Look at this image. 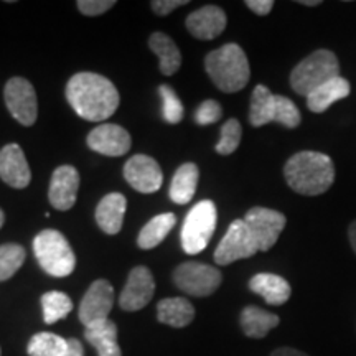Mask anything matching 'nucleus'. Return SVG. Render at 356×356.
<instances>
[{
    "instance_id": "obj_1",
    "label": "nucleus",
    "mask_w": 356,
    "mask_h": 356,
    "mask_svg": "<svg viewBox=\"0 0 356 356\" xmlns=\"http://www.w3.org/2000/svg\"><path fill=\"white\" fill-rule=\"evenodd\" d=\"M66 99L79 118L102 122L119 108V92L108 78L96 73H78L66 84Z\"/></svg>"
},
{
    "instance_id": "obj_2",
    "label": "nucleus",
    "mask_w": 356,
    "mask_h": 356,
    "mask_svg": "<svg viewBox=\"0 0 356 356\" xmlns=\"http://www.w3.org/2000/svg\"><path fill=\"white\" fill-rule=\"evenodd\" d=\"M287 185L305 197H317L333 185L335 167L328 155L304 150L292 155L284 167Z\"/></svg>"
},
{
    "instance_id": "obj_3",
    "label": "nucleus",
    "mask_w": 356,
    "mask_h": 356,
    "mask_svg": "<svg viewBox=\"0 0 356 356\" xmlns=\"http://www.w3.org/2000/svg\"><path fill=\"white\" fill-rule=\"evenodd\" d=\"M204 68L215 86L222 92H238L251 78V68L246 53L239 44L226 43L208 53Z\"/></svg>"
},
{
    "instance_id": "obj_4",
    "label": "nucleus",
    "mask_w": 356,
    "mask_h": 356,
    "mask_svg": "<svg viewBox=\"0 0 356 356\" xmlns=\"http://www.w3.org/2000/svg\"><path fill=\"white\" fill-rule=\"evenodd\" d=\"M33 252L38 264L48 275L66 277L76 267V256L60 231L43 229L33 239Z\"/></svg>"
},
{
    "instance_id": "obj_5",
    "label": "nucleus",
    "mask_w": 356,
    "mask_h": 356,
    "mask_svg": "<svg viewBox=\"0 0 356 356\" xmlns=\"http://www.w3.org/2000/svg\"><path fill=\"white\" fill-rule=\"evenodd\" d=\"M340 76V65L335 53L317 50L302 60L291 73V86L297 95L309 96L315 89Z\"/></svg>"
},
{
    "instance_id": "obj_6",
    "label": "nucleus",
    "mask_w": 356,
    "mask_h": 356,
    "mask_svg": "<svg viewBox=\"0 0 356 356\" xmlns=\"http://www.w3.org/2000/svg\"><path fill=\"white\" fill-rule=\"evenodd\" d=\"M218 211L211 200L195 204L181 226V248L186 254H198L210 243L216 229Z\"/></svg>"
},
{
    "instance_id": "obj_7",
    "label": "nucleus",
    "mask_w": 356,
    "mask_h": 356,
    "mask_svg": "<svg viewBox=\"0 0 356 356\" xmlns=\"http://www.w3.org/2000/svg\"><path fill=\"white\" fill-rule=\"evenodd\" d=\"M175 286L193 297H208L220 287L222 275L216 267L203 262H184L173 273Z\"/></svg>"
},
{
    "instance_id": "obj_8",
    "label": "nucleus",
    "mask_w": 356,
    "mask_h": 356,
    "mask_svg": "<svg viewBox=\"0 0 356 356\" xmlns=\"http://www.w3.org/2000/svg\"><path fill=\"white\" fill-rule=\"evenodd\" d=\"M259 252L254 236L251 234L244 220H234L226 231L215 251V262L218 266H228L239 259H248Z\"/></svg>"
},
{
    "instance_id": "obj_9",
    "label": "nucleus",
    "mask_w": 356,
    "mask_h": 356,
    "mask_svg": "<svg viewBox=\"0 0 356 356\" xmlns=\"http://www.w3.org/2000/svg\"><path fill=\"white\" fill-rule=\"evenodd\" d=\"M3 99L17 122L25 127L33 126L38 118V102L37 92L29 79L20 76L8 79L3 89Z\"/></svg>"
},
{
    "instance_id": "obj_10",
    "label": "nucleus",
    "mask_w": 356,
    "mask_h": 356,
    "mask_svg": "<svg viewBox=\"0 0 356 356\" xmlns=\"http://www.w3.org/2000/svg\"><path fill=\"white\" fill-rule=\"evenodd\" d=\"M248 225L251 234L254 236L259 251L266 252L277 243L280 233L286 228V216L280 211L269 210V208L256 207L251 208L243 218Z\"/></svg>"
},
{
    "instance_id": "obj_11",
    "label": "nucleus",
    "mask_w": 356,
    "mask_h": 356,
    "mask_svg": "<svg viewBox=\"0 0 356 356\" xmlns=\"http://www.w3.org/2000/svg\"><path fill=\"white\" fill-rule=\"evenodd\" d=\"M114 305V289L109 280L99 279L91 284L88 292L84 293L81 304H79L78 317L84 327L88 325L108 320Z\"/></svg>"
},
{
    "instance_id": "obj_12",
    "label": "nucleus",
    "mask_w": 356,
    "mask_h": 356,
    "mask_svg": "<svg viewBox=\"0 0 356 356\" xmlns=\"http://www.w3.org/2000/svg\"><path fill=\"white\" fill-rule=\"evenodd\" d=\"M124 178L139 193H154L163 184L162 168L149 155L137 154L127 160L124 165Z\"/></svg>"
},
{
    "instance_id": "obj_13",
    "label": "nucleus",
    "mask_w": 356,
    "mask_h": 356,
    "mask_svg": "<svg viewBox=\"0 0 356 356\" xmlns=\"http://www.w3.org/2000/svg\"><path fill=\"white\" fill-rule=\"evenodd\" d=\"M155 292L154 275L145 266L134 267L129 274L126 286H124L119 305L126 312H137L152 300Z\"/></svg>"
},
{
    "instance_id": "obj_14",
    "label": "nucleus",
    "mask_w": 356,
    "mask_h": 356,
    "mask_svg": "<svg viewBox=\"0 0 356 356\" xmlns=\"http://www.w3.org/2000/svg\"><path fill=\"white\" fill-rule=\"evenodd\" d=\"M88 147L108 157H121L131 149V136L118 124H101L88 136Z\"/></svg>"
},
{
    "instance_id": "obj_15",
    "label": "nucleus",
    "mask_w": 356,
    "mask_h": 356,
    "mask_svg": "<svg viewBox=\"0 0 356 356\" xmlns=\"http://www.w3.org/2000/svg\"><path fill=\"white\" fill-rule=\"evenodd\" d=\"M78 188L79 173L76 168L71 165L58 167L53 172L50 190H48V198H50L51 207L60 211L71 210L76 203Z\"/></svg>"
},
{
    "instance_id": "obj_16",
    "label": "nucleus",
    "mask_w": 356,
    "mask_h": 356,
    "mask_svg": "<svg viewBox=\"0 0 356 356\" xmlns=\"http://www.w3.org/2000/svg\"><path fill=\"white\" fill-rule=\"evenodd\" d=\"M0 178L12 188H26L32 180L29 162L20 145L8 144L0 149Z\"/></svg>"
},
{
    "instance_id": "obj_17",
    "label": "nucleus",
    "mask_w": 356,
    "mask_h": 356,
    "mask_svg": "<svg viewBox=\"0 0 356 356\" xmlns=\"http://www.w3.org/2000/svg\"><path fill=\"white\" fill-rule=\"evenodd\" d=\"M226 13L216 6H204L186 17V29L198 40H213L225 32Z\"/></svg>"
},
{
    "instance_id": "obj_18",
    "label": "nucleus",
    "mask_w": 356,
    "mask_h": 356,
    "mask_svg": "<svg viewBox=\"0 0 356 356\" xmlns=\"http://www.w3.org/2000/svg\"><path fill=\"white\" fill-rule=\"evenodd\" d=\"M249 289L261 296L269 305H284L291 299V284L277 274L261 273L249 280Z\"/></svg>"
},
{
    "instance_id": "obj_19",
    "label": "nucleus",
    "mask_w": 356,
    "mask_h": 356,
    "mask_svg": "<svg viewBox=\"0 0 356 356\" xmlns=\"http://www.w3.org/2000/svg\"><path fill=\"white\" fill-rule=\"evenodd\" d=\"M127 200L121 193H109L101 200L96 208L97 226L108 234H118L122 228Z\"/></svg>"
},
{
    "instance_id": "obj_20",
    "label": "nucleus",
    "mask_w": 356,
    "mask_h": 356,
    "mask_svg": "<svg viewBox=\"0 0 356 356\" xmlns=\"http://www.w3.org/2000/svg\"><path fill=\"white\" fill-rule=\"evenodd\" d=\"M84 337L95 346L97 356H122L121 346L118 343V327L113 320L108 318L88 325Z\"/></svg>"
},
{
    "instance_id": "obj_21",
    "label": "nucleus",
    "mask_w": 356,
    "mask_h": 356,
    "mask_svg": "<svg viewBox=\"0 0 356 356\" xmlns=\"http://www.w3.org/2000/svg\"><path fill=\"white\" fill-rule=\"evenodd\" d=\"M350 91L351 86L345 78H333L307 96V108H309L312 113L322 114L330 108L333 102L345 99V97L350 95Z\"/></svg>"
},
{
    "instance_id": "obj_22",
    "label": "nucleus",
    "mask_w": 356,
    "mask_h": 356,
    "mask_svg": "<svg viewBox=\"0 0 356 356\" xmlns=\"http://www.w3.org/2000/svg\"><path fill=\"white\" fill-rule=\"evenodd\" d=\"M149 48L160 60V73L165 76L175 74L181 66V53L177 43L162 32H155L149 38Z\"/></svg>"
},
{
    "instance_id": "obj_23",
    "label": "nucleus",
    "mask_w": 356,
    "mask_h": 356,
    "mask_svg": "<svg viewBox=\"0 0 356 356\" xmlns=\"http://www.w3.org/2000/svg\"><path fill=\"white\" fill-rule=\"evenodd\" d=\"M157 318L160 323L170 325L173 328H184L193 322L195 309L184 297H170L159 302Z\"/></svg>"
},
{
    "instance_id": "obj_24",
    "label": "nucleus",
    "mask_w": 356,
    "mask_h": 356,
    "mask_svg": "<svg viewBox=\"0 0 356 356\" xmlns=\"http://www.w3.org/2000/svg\"><path fill=\"white\" fill-rule=\"evenodd\" d=\"M241 328L244 335L249 338H264L273 328H275L280 318L275 314L262 310L261 307L248 305L241 312Z\"/></svg>"
},
{
    "instance_id": "obj_25",
    "label": "nucleus",
    "mask_w": 356,
    "mask_h": 356,
    "mask_svg": "<svg viewBox=\"0 0 356 356\" xmlns=\"http://www.w3.org/2000/svg\"><path fill=\"white\" fill-rule=\"evenodd\" d=\"M200 172L195 163H184L178 167L170 185V200L177 204L190 203L197 191Z\"/></svg>"
},
{
    "instance_id": "obj_26",
    "label": "nucleus",
    "mask_w": 356,
    "mask_h": 356,
    "mask_svg": "<svg viewBox=\"0 0 356 356\" xmlns=\"http://www.w3.org/2000/svg\"><path fill=\"white\" fill-rule=\"evenodd\" d=\"M177 225V216L173 213H162L152 218L144 228L140 229L137 244L140 249H154L157 248L163 239L167 238L168 233Z\"/></svg>"
},
{
    "instance_id": "obj_27",
    "label": "nucleus",
    "mask_w": 356,
    "mask_h": 356,
    "mask_svg": "<svg viewBox=\"0 0 356 356\" xmlns=\"http://www.w3.org/2000/svg\"><path fill=\"white\" fill-rule=\"evenodd\" d=\"M275 95L269 91L264 84H257L251 96V108H249V122L251 126L261 127L274 122Z\"/></svg>"
},
{
    "instance_id": "obj_28",
    "label": "nucleus",
    "mask_w": 356,
    "mask_h": 356,
    "mask_svg": "<svg viewBox=\"0 0 356 356\" xmlns=\"http://www.w3.org/2000/svg\"><path fill=\"white\" fill-rule=\"evenodd\" d=\"M66 351H68V338L50 332L33 335L26 346L29 356H65Z\"/></svg>"
},
{
    "instance_id": "obj_29",
    "label": "nucleus",
    "mask_w": 356,
    "mask_h": 356,
    "mask_svg": "<svg viewBox=\"0 0 356 356\" xmlns=\"http://www.w3.org/2000/svg\"><path fill=\"white\" fill-rule=\"evenodd\" d=\"M42 307L44 322L53 325L68 317L70 312L73 310V302L65 292L51 291L42 296Z\"/></svg>"
},
{
    "instance_id": "obj_30",
    "label": "nucleus",
    "mask_w": 356,
    "mask_h": 356,
    "mask_svg": "<svg viewBox=\"0 0 356 356\" xmlns=\"http://www.w3.org/2000/svg\"><path fill=\"white\" fill-rule=\"evenodd\" d=\"M26 252L20 244L8 243L0 246V282L8 280L12 275H15L25 262Z\"/></svg>"
},
{
    "instance_id": "obj_31",
    "label": "nucleus",
    "mask_w": 356,
    "mask_h": 356,
    "mask_svg": "<svg viewBox=\"0 0 356 356\" xmlns=\"http://www.w3.org/2000/svg\"><path fill=\"white\" fill-rule=\"evenodd\" d=\"M243 129L238 119H228L221 127L220 142L216 144V152L220 155H231L236 152L241 142Z\"/></svg>"
},
{
    "instance_id": "obj_32",
    "label": "nucleus",
    "mask_w": 356,
    "mask_h": 356,
    "mask_svg": "<svg viewBox=\"0 0 356 356\" xmlns=\"http://www.w3.org/2000/svg\"><path fill=\"white\" fill-rule=\"evenodd\" d=\"M160 97H162V114L163 119L168 124H178L184 119V104H181L180 97L173 91L170 86L162 84L159 88Z\"/></svg>"
},
{
    "instance_id": "obj_33",
    "label": "nucleus",
    "mask_w": 356,
    "mask_h": 356,
    "mask_svg": "<svg viewBox=\"0 0 356 356\" xmlns=\"http://www.w3.org/2000/svg\"><path fill=\"white\" fill-rule=\"evenodd\" d=\"M302 121L300 111L293 102L286 96L275 95V111H274V122L282 124L289 129H296Z\"/></svg>"
},
{
    "instance_id": "obj_34",
    "label": "nucleus",
    "mask_w": 356,
    "mask_h": 356,
    "mask_svg": "<svg viewBox=\"0 0 356 356\" xmlns=\"http://www.w3.org/2000/svg\"><path fill=\"white\" fill-rule=\"evenodd\" d=\"M221 115L222 108L220 106V102L207 99L198 106L197 111H195V122H197L198 126H210V124L220 121Z\"/></svg>"
},
{
    "instance_id": "obj_35",
    "label": "nucleus",
    "mask_w": 356,
    "mask_h": 356,
    "mask_svg": "<svg viewBox=\"0 0 356 356\" xmlns=\"http://www.w3.org/2000/svg\"><path fill=\"white\" fill-rule=\"evenodd\" d=\"M76 6L79 12L88 17H96L108 12L111 7L115 6L114 0H78Z\"/></svg>"
},
{
    "instance_id": "obj_36",
    "label": "nucleus",
    "mask_w": 356,
    "mask_h": 356,
    "mask_svg": "<svg viewBox=\"0 0 356 356\" xmlns=\"http://www.w3.org/2000/svg\"><path fill=\"white\" fill-rule=\"evenodd\" d=\"M186 3H188V0H155L150 6H152V10L157 13V15H168V13L175 10V8L186 6Z\"/></svg>"
},
{
    "instance_id": "obj_37",
    "label": "nucleus",
    "mask_w": 356,
    "mask_h": 356,
    "mask_svg": "<svg viewBox=\"0 0 356 356\" xmlns=\"http://www.w3.org/2000/svg\"><path fill=\"white\" fill-rule=\"evenodd\" d=\"M246 7H249V10L257 13V15H267L273 10L274 2L273 0H248Z\"/></svg>"
},
{
    "instance_id": "obj_38",
    "label": "nucleus",
    "mask_w": 356,
    "mask_h": 356,
    "mask_svg": "<svg viewBox=\"0 0 356 356\" xmlns=\"http://www.w3.org/2000/svg\"><path fill=\"white\" fill-rule=\"evenodd\" d=\"M65 356H84L83 343L76 338H68V351Z\"/></svg>"
},
{
    "instance_id": "obj_39",
    "label": "nucleus",
    "mask_w": 356,
    "mask_h": 356,
    "mask_svg": "<svg viewBox=\"0 0 356 356\" xmlns=\"http://www.w3.org/2000/svg\"><path fill=\"white\" fill-rule=\"evenodd\" d=\"M270 356H309L304 351L296 350V348H289V346H284V348H277L274 350Z\"/></svg>"
},
{
    "instance_id": "obj_40",
    "label": "nucleus",
    "mask_w": 356,
    "mask_h": 356,
    "mask_svg": "<svg viewBox=\"0 0 356 356\" xmlns=\"http://www.w3.org/2000/svg\"><path fill=\"white\" fill-rule=\"evenodd\" d=\"M348 238H350L351 248H353V251L356 252V221L351 222V226L348 229Z\"/></svg>"
},
{
    "instance_id": "obj_41",
    "label": "nucleus",
    "mask_w": 356,
    "mask_h": 356,
    "mask_svg": "<svg viewBox=\"0 0 356 356\" xmlns=\"http://www.w3.org/2000/svg\"><path fill=\"white\" fill-rule=\"evenodd\" d=\"M299 3H302V6H307V7H317L320 6V0H300Z\"/></svg>"
},
{
    "instance_id": "obj_42",
    "label": "nucleus",
    "mask_w": 356,
    "mask_h": 356,
    "mask_svg": "<svg viewBox=\"0 0 356 356\" xmlns=\"http://www.w3.org/2000/svg\"><path fill=\"white\" fill-rule=\"evenodd\" d=\"M3 221H6V215H3V211L0 210V228L3 226Z\"/></svg>"
},
{
    "instance_id": "obj_43",
    "label": "nucleus",
    "mask_w": 356,
    "mask_h": 356,
    "mask_svg": "<svg viewBox=\"0 0 356 356\" xmlns=\"http://www.w3.org/2000/svg\"><path fill=\"white\" fill-rule=\"evenodd\" d=\"M0 356H2V350H0Z\"/></svg>"
}]
</instances>
